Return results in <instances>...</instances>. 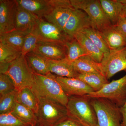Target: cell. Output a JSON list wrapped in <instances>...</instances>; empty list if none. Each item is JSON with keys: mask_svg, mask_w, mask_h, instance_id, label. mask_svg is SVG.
<instances>
[{"mask_svg": "<svg viewBox=\"0 0 126 126\" xmlns=\"http://www.w3.org/2000/svg\"><path fill=\"white\" fill-rule=\"evenodd\" d=\"M54 8L44 19L57 26L69 36L89 27H95L84 12L72 6L70 0H52Z\"/></svg>", "mask_w": 126, "mask_h": 126, "instance_id": "1", "label": "cell"}, {"mask_svg": "<svg viewBox=\"0 0 126 126\" xmlns=\"http://www.w3.org/2000/svg\"><path fill=\"white\" fill-rule=\"evenodd\" d=\"M34 77L31 88L36 97L51 99L67 106L68 97L56 80V75L50 73L47 75L34 73Z\"/></svg>", "mask_w": 126, "mask_h": 126, "instance_id": "2", "label": "cell"}, {"mask_svg": "<svg viewBox=\"0 0 126 126\" xmlns=\"http://www.w3.org/2000/svg\"><path fill=\"white\" fill-rule=\"evenodd\" d=\"M69 98L66 107L68 116L84 126H97L95 111L87 95Z\"/></svg>", "mask_w": 126, "mask_h": 126, "instance_id": "3", "label": "cell"}, {"mask_svg": "<svg viewBox=\"0 0 126 126\" xmlns=\"http://www.w3.org/2000/svg\"><path fill=\"white\" fill-rule=\"evenodd\" d=\"M37 97L39 107L36 115L38 126H54L68 117L66 106L51 99Z\"/></svg>", "mask_w": 126, "mask_h": 126, "instance_id": "4", "label": "cell"}, {"mask_svg": "<svg viewBox=\"0 0 126 126\" xmlns=\"http://www.w3.org/2000/svg\"><path fill=\"white\" fill-rule=\"evenodd\" d=\"M95 111L97 126H122L120 107L108 100L101 98H90Z\"/></svg>", "mask_w": 126, "mask_h": 126, "instance_id": "5", "label": "cell"}, {"mask_svg": "<svg viewBox=\"0 0 126 126\" xmlns=\"http://www.w3.org/2000/svg\"><path fill=\"white\" fill-rule=\"evenodd\" d=\"M5 74L12 79L18 91L24 88H31L33 83L34 73L23 55L10 63Z\"/></svg>", "mask_w": 126, "mask_h": 126, "instance_id": "6", "label": "cell"}, {"mask_svg": "<svg viewBox=\"0 0 126 126\" xmlns=\"http://www.w3.org/2000/svg\"><path fill=\"white\" fill-rule=\"evenodd\" d=\"M70 1L75 8L83 11L88 15L99 31L112 25L104 12L99 0H70Z\"/></svg>", "mask_w": 126, "mask_h": 126, "instance_id": "7", "label": "cell"}, {"mask_svg": "<svg viewBox=\"0 0 126 126\" xmlns=\"http://www.w3.org/2000/svg\"><path fill=\"white\" fill-rule=\"evenodd\" d=\"M90 98H105L110 100L119 107L126 100V74L121 78L113 80L97 92L87 94Z\"/></svg>", "mask_w": 126, "mask_h": 126, "instance_id": "8", "label": "cell"}, {"mask_svg": "<svg viewBox=\"0 0 126 126\" xmlns=\"http://www.w3.org/2000/svg\"><path fill=\"white\" fill-rule=\"evenodd\" d=\"M32 31L40 41L58 43L65 46L74 37L69 36L57 26L44 19H39Z\"/></svg>", "mask_w": 126, "mask_h": 126, "instance_id": "9", "label": "cell"}, {"mask_svg": "<svg viewBox=\"0 0 126 126\" xmlns=\"http://www.w3.org/2000/svg\"><path fill=\"white\" fill-rule=\"evenodd\" d=\"M101 64L104 75L108 79L118 72H126V47L104 54Z\"/></svg>", "mask_w": 126, "mask_h": 126, "instance_id": "10", "label": "cell"}, {"mask_svg": "<svg viewBox=\"0 0 126 126\" xmlns=\"http://www.w3.org/2000/svg\"><path fill=\"white\" fill-rule=\"evenodd\" d=\"M17 7L16 0H0V34L15 30Z\"/></svg>", "mask_w": 126, "mask_h": 126, "instance_id": "11", "label": "cell"}, {"mask_svg": "<svg viewBox=\"0 0 126 126\" xmlns=\"http://www.w3.org/2000/svg\"><path fill=\"white\" fill-rule=\"evenodd\" d=\"M63 91L68 97L73 96H83L94 92L92 88L82 80L75 78L56 76Z\"/></svg>", "mask_w": 126, "mask_h": 126, "instance_id": "12", "label": "cell"}, {"mask_svg": "<svg viewBox=\"0 0 126 126\" xmlns=\"http://www.w3.org/2000/svg\"><path fill=\"white\" fill-rule=\"evenodd\" d=\"M33 52L47 59L58 60L66 58L67 50L63 45L40 41Z\"/></svg>", "mask_w": 126, "mask_h": 126, "instance_id": "13", "label": "cell"}, {"mask_svg": "<svg viewBox=\"0 0 126 126\" xmlns=\"http://www.w3.org/2000/svg\"><path fill=\"white\" fill-rule=\"evenodd\" d=\"M18 5L33 14L39 19H44L54 8L52 0H16Z\"/></svg>", "mask_w": 126, "mask_h": 126, "instance_id": "14", "label": "cell"}, {"mask_svg": "<svg viewBox=\"0 0 126 126\" xmlns=\"http://www.w3.org/2000/svg\"><path fill=\"white\" fill-rule=\"evenodd\" d=\"M100 32L110 50L126 47V37L116 26L111 25Z\"/></svg>", "mask_w": 126, "mask_h": 126, "instance_id": "15", "label": "cell"}, {"mask_svg": "<svg viewBox=\"0 0 126 126\" xmlns=\"http://www.w3.org/2000/svg\"><path fill=\"white\" fill-rule=\"evenodd\" d=\"M39 19L36 16L18 4L15 29L17 30L30 33Z\"/></svg>", "mask_w": 126, "mask_h": 126, "instance_id": "16", "label": "cell"}, {"mask_svg": "<svg viewBox=\"0 0 126 126\" xmlns=\"http://www.w3.org/2000/svg\"><path fill=\"white\" fill-rule=\"evenodd\" d=\"M47 64L49 72L59 77L76 78L77 73L72 64L64 59L58 60L47 59Z\"/></svg>", "mask_w": 126, "mask_h": 126, "instance_id": "17", "label": "cell"}, {"mask_svg": "<svg viewBox=\"0 0 126 126\" xmlns=\"http://www.w3.org/2000/svg\"><path fill=\"white\" fill-rule=\"evenodd\" d=\"M28 32L14 30L0 34V43L12 49L21 52Z\"/></svg>", "mask_w": 126, "mask_h": 126, "instance_id": "18", "label": "cell"}, {"mask_svg": "<svg viewBox=\"0 0 126 126\" xmlns=\"http://www.w3.org/2000/svg\"><path fill=\"white\" fill-rule=\"evenodd\" d=\"M72 64L75 70L78 73H94L104 75L101 63H97L88 55L79 58Z\"/></svg>", "mask_w": 126, "mask_h": 126, "instance_id": "19", "label": "cell"}, {"mask_svg": "<svg viewBox=\"0 0 126 126\" xmlns=\"http://www.w3.org/2000/svg\"><path fill=\"white\" fill-rule=\"evenodd\" d=\"M74 37L85 49L88 56L97 63H101L104 54L96 46L81 32H77Z\"/></svg>", "mask_w": 126, "mask_h": 126, "instance_id": "20", "label": "cell"}, {"mask_svg": "<svg viewBox=\"0 0 126 126\" xmlns=\"http://www.w3.org/2000/svg\"><path fill=\"white\" fill-rule=\"evenodd\" d=\"M25 57L28 65L34 73L47 75L50 73L47 59L33 52L27 54Z\"/></svg>", "mask_w": 126, "mask_h": 126, "instance_id": "21", "label": "cell"}, {"mask_svg": "<svg viewBox=\"0 0 126 126\" xmlns=\"http://www.w3.org/2000/svg\"><path fill=\"white\" fill-rule=\"evenodd\" d=\"M99 1L104 12L112 24L116 25L122 10L120 0H99Z\"/></svg>", "mask_w": 126, "mask_h": 126, "instance_id": "22", "label": "cell"}, {"mask_svg": "<svg viewBox=\"0 0 126 126\" xmlns=\"http://www.w3.org/2000/svg\"><path fill=\"white\" fill-rule=\"evenodd\" d=\"M82 80L94 90L97 92L101 89L109 82L103 75L94 73H78L76 78Z\"/></svg>", "mask_w": 126, "mask_h": 126, "instance_id": "23", "label": "cell"}, {"mask_svg": "<svg viewBox=\"0 0 126 126\" xmlns=\"http://www.w3.org/2000/svg\"><path fill=\"white\" fill-rule=\"evenodd\" d=\"M17 102L32 110L35 114L38 109V101L31 88H24L18 91Z\"/></svg>", "mask_w": 126, "mask_h": 126, "instance_id": "24", "label": "cell"}, {"mask_svg": "<svg viewBox=\"0 0 126 126\" xmlns=\"http://www.w3.org/2000/svg\"><path fill=\"white\" fill-rule=\"evenodd\" d=\"M11 113L21 121L31 126L38 125L36 114L30 109L18 102Z\"/></svg>", "mask_w": 126, "mask_h": 126, "instance_id": "25", "label": "cell"}, {"mask_svg": "<svg viewBox=\"0 0 126 126\" xmlns=\"http://www.w3.org/2000/svg\"><path fill=\"white\" fill-rule=\"evenodd\" d=\"M85 34L94 44L101 50L104 54L110 52L101 32L95 27H89L84 28L80 31Z\"/></svg>", "mask_w": 126, "mask_h": 126, "instance_id": "26", "label": "cell"}, {"mask_svg": "<svg viewBox=\"0 0 126 126\" xmlns=\"http://www.w3.org/2000/svg\"><path fill=\"white\" fill-rule=\"evenodd\" d=\"M18 91H14L0 95V115L11 113L17 103Z\"/></svg>", "mask_w": 126, "mask_h": 126, "instance_id": "27", "label": "cell"}, {"mask_svg": "<svg viewBox=\"0 0 126 126\" xmlns=\"http://www.w3.org/2000/svg\"><path fill=\"white\" fill-rule=\"evenodd\" d=\"M65 46L67 53L65 59L71 63L82 56L88 55L86 50L74 38L66 43Z\"/></svg>", "mask_w": 126, "mask_h": 126, "instance_id": "28", "label": "cell"}, {"mask_svg": "<svg viewBox=\"0 0 126 126\" xmlns=\"http://www.w3.org/2000/svg\"><path fill=\"white\" fill-rule=\"evenodd\" d=\"M21 55V52L0 43V63L10 64Z\"/></svg>", "mask_w": 126, "mask_h": 126, "instance_id": "29", "label": "cell"}, {"mask_svg": "<svg viewBox=\"0 0 126 126\" xmlns=\"http://www.w3.org/2000/svg\"><path fill=\"white\" fill-rule=\"evenodd\" d=\"M39 42L38 37L36 34L32 31L27 35L25 39L21 50V55L25 56L27 54L33 52Z\"/></svg>", "mask_w": 126, "mask_h": 126, "instance_id": "30", "label": "cell"}, {"mask_svg": "<svg viewBox=\"0 0 126 126\" xmlns=\"http://www.w3.org/2000/svg\"><path fill=\"white\" fill-rule=\"evenodd\" d=\"M0 126H31L18 119L11 113L0 115Z\"/></svg>", "mask_w": 126, "mask_h": 126, "instance_id": "31", "label": "cell"}, {"mask_svg": "<svg viewBox=\"0 0 126 126\" xmlns=\"http://www.w3.org/2000/svg\"><path fill=\"white\" fill-rule=\"evenodd\" d=\"M14 82L9 75L0 74V95L6 94L15 90Z\"/></svg>", "mask_w": 126, "mask_h": 126, "instance_id": "32", "label": "cell"}, {"mask_svg": "<svg viewBox=\"0 0 126 126\" xmlns=\"http://www.w3.org/2000/svg\"><path fill=\"white\" fill-rule=\"evenodd\" d=\"M54 126H84L75 119L68 116L67 117Z\"/></svg>", "mask_w": 126, "mask_h": 126, "instance_id": "33", "label": "cell"}, {"mask_svg": "<svg viewBox=\"0 0 126 126\" xmlns=\"http://www.w3.org/2000/svg\"><path fill=\"white\" fill-rule=\"evenodd\" d=\"M115 26L118 30L126 37V18L120 16Z\"/></svg>", "mask_w": 126, "mask_h": 126, "instance_id": "34", "label": "cell"}, {"mask_svg": "<svg viewBox=\"0 0 126 126\" xmlns=\"http://www.w3.org/2000/svg\"><path fill=\"white\" fill-rule=\"evenodd\" d=\"M120 112L122 115V126H126V100L125 103L120 107Z\"/></svg>", "mask_w": 126, "mask_h": 126, "instance_id": "35", "label": "cell"}, {"mask_svg": "<svg viewBox=\"0 0 126 126\" xmlns=\"http://www.w3.org/2000/svg\"><path fill=\"white\" fill-rule=\"evenodd\" d=\"M120 1L122 4L120 16L126 18V0H120Z\"/></svg>", "mask_w": 126, "mask_h": 126, "instance_id": "36", "label": "cell"}, {"mask_svg": "<svg viewBox=\"0 0 126 126\" xmlns=\"http://www.w3.org/2000/svg\"><path fill=\"white\" fill-rule=\"evenodd\" d=\"M38 126V125H36V126Z\"/></svg>", "mask_w": 126, "mask_h": 126, "instance_id": "37", "label": "cell"}, {"mask_svg": "<svg viewBox=\"0 0 126 126\" xmlns=\"http://www.w3.org/2000/svg\"></svg>", "mask_w": 126, "mask_h": 126, "instance_id": "38", "label": "cell"}]
</instances>
